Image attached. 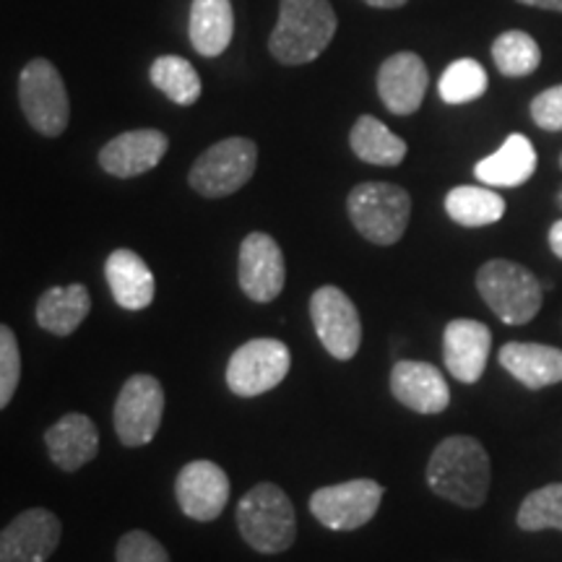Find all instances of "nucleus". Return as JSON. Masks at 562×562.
I'll list each match as a JSON object with an SVG mask.
<instances>
[{
  "mask_svg": "<svg viewBox=\"0 0 562 562\" xmlns=\"http://www.w3.org/2000/svg\"><path fill=\"white\" fill-rule=\"evenodd\" d=\"M492 480L490 456L476 438L453 435L438 442L427 463V484L442 501L461 508H480Z\"/></svg>",
  "mask_w": 562,
  "mask_h": 562,
  "instance_id": "f257e3e1",
  "label": "nucleus"
},
{
  "mask_svg": "<svg viewBox=\"0 0 562 562\" xmlns=\"http://www.w3.org/2000/svg\"><path fill=\"white\" fill-rule=\"evenodd\" d=\"M336 34V13L328 0H281L269 50L284 66H305L326 53Z\"/></svg>",
  "mask_w": 562,
  "mask_h": 562,
  "instance_id": "f03ea898",
  "label": "nucleus"
},
{
  "mask_svg": "<svg viewBox=\"0 0 562 562\" xmlns=\"http://www.w3.org/2000/svg\"><path fill=\"white\" fill-rule=\"evenodd\" d=\"M237 529L261 554L286 552L297 539V516L286 492L271 482L256 484L237 505Z\"/></svg>",
  "mask_w": 562,
  "mask_h": 562,
  "instance_id": "7ed1b4c3",
  "label": "nucleus"
},
{
  "mask_svg": "<svg viewBox=\"0 0 562 562\" xmlns=\"http://www.w3.org/2000/svg\"><path fill=\"white\" fill-rule=\"evenodd\" d=\"M476 292L484 305L508 326H526L542 311V284L526 266L495 258L476 271Z\"/></svg>",
  "mask_w": 562,
  "mask_h": 562,
  "instance_id": "20e7f679",
  "label": "nucleus"
},
{
  "mask_svg": "<svg viewBox=\"0 0 562 562\" xmlns=\"http://www.w3.org/2000/svg\"><path fill=\"white\" fill-rule=\"evenodd\" d=\"M349 220L372 245H396L409 227L412 199L393 182H362L347 199Z\"/></svg>",
  "mask_w": 562,
  "mask_h": 562,
  "instance_id": "39448f33",
  "label": "nucleus"
},
{
  "mask_svg": "<svg viewBox=\"0 0 562 562\" xmlns=\"http://www.w3.org/2000/svg\"><path fill=\"white\" fill-rule=\"evenodd\" d=\"M19 102L26 121L42 136H60L68 128L70 102L66 83L50 60L34 58L19 76Z\"/></svg>",
  "mask_w": 562,
  "mask_h": 562,
  "instance_id": "423d86ee",
  "label": "nucleus"
},
{
  "mask_svg": "<svg viewBox=\"0 0 562 562\" xmlns=\"http://www.w3.org/2000/svg\"><path fill=\"white\" fill-rule=\"evenodd\" d=\"M258 146L250 138H224L193 161L188 182L206 199H224L237 193L252 178Z\"/></svg>",
  "mask_w": 562,
  "mask_h": 562,
  "instance_id": "0eeeda50",
  "label": "nucleus"
},
{
  "mask_svg": "<svg viewBox=\"0 0 562 562\" xmlns=\"http://www.w3.org/2000/svg\"><path fill=\"white\" fill-rule=\"evenodd\" d=\"M383 484L375 480H351L321 487L311 495L315 521L331 531H357L375 518L383 503Z\"/></svg>",
  "mask_w": 562,
  "mask_h": 562,
  "instance_id": "6e6552de",
  "label": "nucleus"
},
{
  "mask_svg": "<svg viewBox=\"0 0 562 562\" xmlns=\"http://www.w3.org/2000/svg\"><path fill=\"white\" fill-rule=\"evenodd\" d=\"M292 355L279 339H252L243 344L227 364V385L235 396L252 398L277 389L290 372Z\"/></svg>",
  "mask_w": 562,
  "mask_h": 562,
  "instance_id": "1a4fd4ad",
  "label": "nucleus"
},
{
  "mask_svg": "<svg viewBox=\"0 0 562 562\" xmlns=\"http://www.w3.org/2000/svg\"><path fill=\"white\" fill-rule=\"evenodd\" d=\"M165 391L151 375H133L125 381L115 402V432L123 446H149L161 427Z\"/></svg>",
  "mask_w": 562,
  "mask_h": 562,
  "instance_id": "9d476101",
  "label": "nucleus"
},
{
  "mask_svg": "<svg viewBox=\"0 0 562 562\" xmlns=\"http://www.w3.org/2000/svg\"><path fill=\"white\" fill-rule=\"evenodd\" d=\"M315 334L334 360L347 362L360 351L362 321L355 302L339 286H321L311 297Z\"/></svg>",
  "mask_w": 562,
  "mask_h": 562,
  "instance_id": "9b49d317",
  "label": "nucleus"
},
{
  "mask_svg": "<svg viewBox=\"0 0 562 562\" xmlns=\"http://www.w3.org/2000/svg\"><path fill=\"white\" fill-rule=\"evenodd\" d=\"M60 531V518L53 510H24L0 531V562H47L58 550Z\"/></svg>",
  "mask_w": 562,
  "mask_h": 562,
  "instance_id": "f8f14e48",
  "label": "nucleus"
},
{
  "mask_svg": "<svg viewBox=\"0 0 562 562\" xmlns=\"http://www.w3.org/2000/svg\"><path fill=\"white\" fill-rule=\"evenodd\" d=\"M180 510L193 521H214L229 501V476L214 461H191L180 469L175 482Z\"/></svg>",
  "mask_w": 562,
  "mask_h": 562,
  "instance_id": "ddd939ff",
  "label": "nucleus"
},
{
  "mask_svg": "<svg viewBox=\"0 0 562 562\" xmlns=\"http://www.w3.org/2000/svg\"><path fill=\"white\" fill-rule=\"evenodd\" d=\"M286 281L284 252L266 232H252L240 245V290L252 302L277 300Z\"/></svg>",
  "mask_w": 562,
  "mask_h": 562,
  "instance_id": "4468645a",
  "label": "nucleus"
},
{
  "mask_svg": "<svg viewBox=\"0 0 562 562\" xmlns=\"http://www.w3.org/2000/svg\"><path fill=\"white\" fill-rule=\"evenodd\" d=\"M492 349V331L482 321L456 318L442 334V360L456 381L476 383L484 375Z\"/></svg>",
  "mask_w": 562,
  "mask_h": 562,
  "instance_id": "2eb2a0df",
  "label": "nucleus"
},
{
  "mask_svg": "<svg viewBox=\"0 0 562 562\" xmlns=\"http://www.w3.org/2000/svg\"><path fill=\"white\" fill-rule=\"evenodd\" d=\"M170 140L161 131L140 128L121 133L102 146L100 167L112 178H138L151 172L165 159Z\"/></svg>",
  "mask_w": 562,
  "mask_h": 562,
  "instance_id": "dca6fc26",
  "label": "nucleus"
},
{
  "mask_svg": "<svg viewBox=\"0 0 562 562\" xmlns=\"http://www.w3.org/2000/svg\"><path fill=\"white\" fill-rule=\"evenodd\" d=\"M391 393L398 404L417 414H440L451 404V389L430 362L402 360L393 364Z\"/></svg>",
  "mask_w": 562,
  "mask_h": 562,
  "instance_id": "f3484780",
  "label": "nucleus"
},
{
  "mask_svg": "<svg viewBox=\"0 0 562 562\" xmlns=\"http://www.w3.org/2000/svg\"><path fill=\"white\" fill-rule=\"evenodd\" d=\"M427 66L419 55L396 53L378 70V94L393 115H412L427 94Z\"/></svg>",
  "mask_w": 562,
  "mask_h": 562,
  "instance_id": "a211bd4d",
  "label": "nucleus"
},
{
  "mask_svg": "<svg viewBox=\"0 0 562 562\" xmlns=\"http://www.w3.org/2000/svg\"><path fill=\"white\" fill-rule=\"evenodd\" d=\"M47 453L63 472H79L100 453V432L87 414H66L45 432Z\"/></svg>",
  "mask_w": 562,
  "mask_h": 562,
  "instance_id": "6ab92c4d",
  "label": "nucleus"
},
{
  "mask_svg": "<svg viewBox=\"0 0 562 562\" xmlns=\"http://www.w3.org/2000/svg\"><path fill=\"white\" fill-rule=\"evenodd\" d=\"M104 279L123 311H144L154 302V292H157L154 273L138 252L128 248L112 250L104 263Z\"/></svg>",
  "mask_w": 562,
  "mask_h": 562,
  "instance_id": "aec40b11",
  "label": "nucleus"
},
{
  "mask_svg": "<svg viewBox=\"0 0 562 562\" xmlns=\"http://www.w3.org/2000/svg\"><path fill=\"white\" fill-rule=\"evenodd\" d=\"M501 364L529 391L562 383V349L547 344L510 341L501 349Z\"/></svg>",
  "mask_w": 562,
  "mask_h": 562,
  "instance_id": "412c9836",
  "label": "nucleus"
},
{
  "mask_svg": "<svg viewBox=\"0 0 562 562\" xmlns=\"http://www.w3.org/2000/svg\"><path fill=\"white\" fill-rule=\"evenodd\" d=\"M537 170V151L524 133H510L505 144L487 159L476 161V180L490 188H518Z\"/></svg>",
  "mask_w": 562,
  "mask_h": 562,
  "instance_id": "4be33fe9",
  "label": "nucleus"
},
{
  "mask_svg": "<svg viewBox=\"0 0 562 562\" xmlns=\"http://www.w3.org/2000/svg\"><path fill=\"white\" fill-rule=\"evenodd\" d=\"M235 34V11L229 0H193L191 45L203 58H216L229 47Z\"/></svg>",
  "mask_w": 562,
  "mask_h": 562,
  "instance_id": "5701e85b",
  "label": "nucleus"
},
{
  "mask_svg": "<svg viewBox=\"0 0 562 562\" xmlns=\"http://www.w3.org/2000/svg\"><path fill=\"white\" fill-rule=\"evenodd\" d=\"M91 311V294L83 284L53 286L37 302V323L47 334L70 336L87 321Z\"/></svg>",
  "mask_w": 562,
  "mask_h": 562,
  "instance_id": "b1692460",
  "label": "nucleus"
},
{
  "mask_svg": "<svg viewBox=\"0 0 562 562\" xmlns=\"http://www.w3.org/2000/svg\"><path fill=\"white\" fill-rule=\"evenodd\" d=\"M349 146L362 161L378 167H396L406 157V140L372 115H362L355 123L349 133Z\"/></svg>",
  "mask_w": 562,
  "mask_h": 562,
  "instance_id": "393cba45",
  "label": "nucleus"
},
{
  "mask_svg": "<svg viewBox=\"0 0 562 562\" xmlns=\"http://www.w3.org/2000/svg\"><path fill=\"white\" fill-rule=\"evenodd\" d=\"M446 211L461 227H490V224L503 220L505 201L492 188L459 186L446 195Z\"/></svg>",
  "mask_w": 562,
  "mask_h": 562,
  "instance_id": "a878e982",
  "label": "nucleus"
},
{
  "mask_svg": "<svg viewBox=\"0 0 562 562\" xmlns=\"http://www.w3.org/2000/svg\"><path fill=\"white\" fill-rule=\"evenodd\" d=\"M151 83L167 100L180 108H191L201 100V76L191 63L180 55H161L151 63Z\"/></svg>",
  "mask_w": 562,
  "mask_h": 562,
  "instance_id": "bb28decb",
  "label": "nucleus"
},
{
  "mask_svg": "<svg viewBox=\"0 0 562 562\" xmlns=\"http://www.w3.org/2000/svg\"><path fill=\"white\" fill-rule=\"evenodd\" d=\"M492 60L508 79H524V76H531L539 68L542 50H539V42L531 34L510 30L492 42Z\"/></svg>",
  "mask_w": 562,
  "mask_h": 562,
  "instance_id": "cd10ccee",
  "label": "nucleus"
},
{
  "mask_svg": "<svg viewBox=\"0 0 562 562\" xmlns=\"http://www.w3.org/2000/svg\"><path fill=\"white\" fill-rule=\"evenodd\" d=\"M487 70L472 58H461L442 70L438 91L446 104H467L480 100L487 91Z\"/></svg>",
  "mask_w": 562,
  "mask_h": 562,
  "instance_id": "c85d7f7f",
  "label": "nucleus"
},
{
  "mask_svg": "<svg viewBox=\"0 0 562 562\" xmlns=\"http://www.w3.org/2000/svg\"><path fill=\"white\" fill-rule=\"evenodd\" d=\"M516 521L524 531H562V482L529 492L518 508Z\"/></svg>",
  "mask_w": 562,
  "mask_h": 562,
  "instance_id": "c756f323",
  "label": "nucleus"
},
{
  "mask_svg": "<svg viewBox=\"0 0 562 562\" xmlns=\"http://www.w3.org/2000/svg\"><path fill=\"white\" fill-rule=\"evenodd\" d=\"M21 378V355L19 341L9 326L0 323V409L11 404L13 393L19 389Z\"/></svg>",
  "mask_w": 562,
  "mask_h": 562,
  "instance_id": "7c9ffc66",
  "label": "nucleus"
},
{
  "mask_svg": "<svg viewBox=\"0 0 562 562\" xmlns=\"http://www.w3.org/2000/svg\"><path fill=\"white\" fill-rule=\"evenodd\" d=\"M115 562H170V554L151 533L128 531L117 542Z\"/></svg>",
  "mask_w": 562,
  "mask_h": 562,
  "instance_id": "2f4dec72",
  "label": "nucleus"
},
{
  "mask_svg": "<svg viewBox=\"0 0 562 562\" xmlns=\"http://www.w3.org/2000/svg\"><path fill=\"white\" fill-rule=\"evenodd\" d=\"M531 121L542 131H562V83L533 97Z\"/></svg>",
  "mask_w": 562,
  "mask_h": 562,
  "instance_id": "473e14b6",
  "label": "nucleus"
},
{
  "mask_svg": "<svg viewBox=\"0 0 562 562\" xmlns=\"http://www.w3.org/2000/svg\"><path fill=\"white\" fill-rule=\"evenodd\" d=\"M550 248H552L554 256H558L562 261V220L554 222L550 227Z\"/></svg>",
  "mask_w": 562,
  "mask_h": 562,
  "instance_id": "72a5a7b5",
  "label": "nucleus"
},
{
  "mask_svg": "<svg viewBox=\"0 0 562 562\" xmlns=\"http://www.w3.org/2000/svg\"><path fill=\"white\" fill-rule=\"evenodd\" d=\"M518 3L531 5V9H544V11L562 13V0H518Z\"/></svg>",
  "mask_w": 562,
  "mask_h": 562,
  "instance_id": "f704fd0d",
  "label": "nucleus"
},
{
  "mask_svg": "<svg viewBox=\"0 0 562 562\" xmlns=\"http://www.w3.org/2000/svg\"><path fill=\"white\" fill-rule=\"evenodd\" d=\"M372 9H402L406 0H364Z\"/></svg>",
  "mask_w": 562,
  "mask_h": 562,
  "instance_id": "c9c22d12",
  "label": "nucleus"
},
{
  "mask_svg": "<svg viewBox=\"0 0 562 562\" xmlns=\"http://www.w3.org/2000/svg\"><path fill=\"white\" fill-rule=\"evenodd\" d=\"M560 167H562V154H560Z\"/></svg>",
  "mask_w": 562,
  "mask_h": 562,
  "instance_id": "e433bc0d",
  "label": "nucleus"
}]
</instances>
